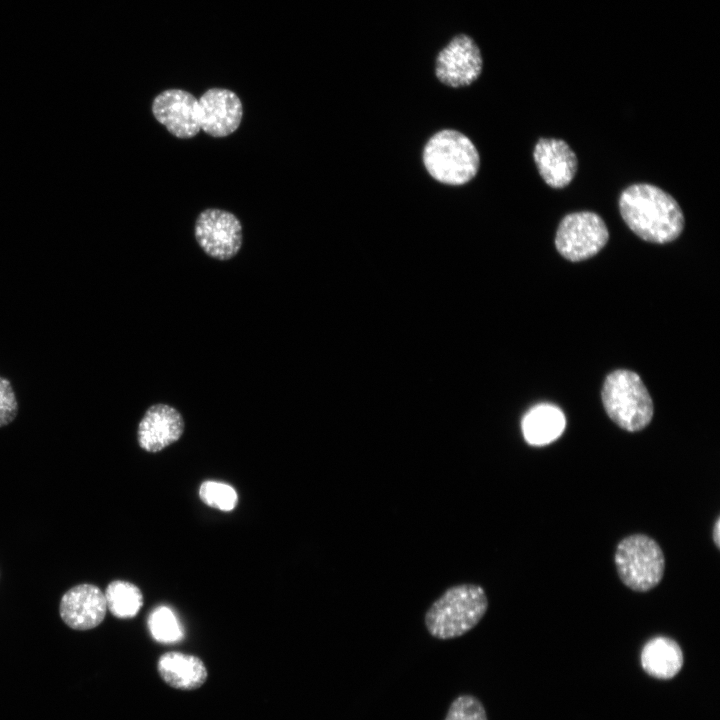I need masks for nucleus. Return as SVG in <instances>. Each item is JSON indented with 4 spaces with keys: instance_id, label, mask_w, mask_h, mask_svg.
Returning a JSON list of instances; mask_svg holds the SVG:
<instances>
[{
    "instance_id": "9b49d317",
    "label": "nucleus",
    "mask_w": 720,
    "mask_h": 720,
    "mask_svg": "<svg viewBox=\"0 0 720 720\" xmlns=\"http://www.w3.org/2000/svg\"><path fill=\"white\" fill-rule=\"evenodd\" d=\"M184 428L183 417L177 409L167 404H154L139 422L138 444L147 452H159L178 441Z\"/></svg>"
},
{
    "instance_id": "f257e3e1",
    "label": "nucleus",
    "mask_w": 720,
    "mask_h": 720,
    "mask_svg": "<svg viewBox=\"0 0 720 720\" xmlns=\"http://www.w3.org/2000/svg\"><path fill=\"white\" fill-rule=\"evenodd\" d=\"M618 204L624 222L645 241L669 243L683 231L685 220L679 204L655 185L637 183L627 187Z\"/></svg>"
},
{
    "instance_id": "2eb2a0df",
    "label": "nucleus",
    "mask_w": 720,
    "mask_h": 720,
    "mask_svg": "<svg viewBox=\"0 0 720 720\" xmlns=\"http://www.w3.org/2000/svg\"><path fill=\"white\" fill-rule=\"evenodd\" d=\"M566 426L563 412L551 404H539L530 409L522 420V432L527 443L547 445L559 438Z\"/></svg>"
},
{
    "instance_id": "6ab92c4d",
    "label": "nucleus",
    "mask_w": 720,
    "mask_h": 720,
    "mask_svg": "<svg viewBox=\"0 0 720 720\" xmlns=\"http://www.w3.org/2000/svg\"><path fill=\"white\" fill-rule=\"evenodd\" d=\"M201 501L209 507L232 511L238 503V494L229 484L207 480L199 487Z\"/></svg>"
},
{
    "instance_id": "ddd939ff",
    "label": "nucleus",
    "mask_w": 720,
    "mask_h": 720,
    "mask_svg": "<svg viewBox=\"0 0 720 720\" xmlns=\"http://www.w3.org/2000/svg\"><path fill=\"white\" fill-rule=\"evenodd\" d=\"M533 157L540 176L552 188L567 186L576 174V154L561 139L540 138L535 144Z\"/></svg>"
},
{
    "instance_id": "a211bd4d",
    "label": "nucleus",
    "mask_w": 720,
    "mask_h": 720,
    "mask_svg": "<svg viewBox=\"0 0 720 720\" xmlns=\"http://www.w3.org/2000/svg\"><path fill=\"white\" fill-rule=\"evenodd\" d=\"M147 626L154 640L160 643H175L184 636L177 615L168 606L156 607L148 616Z\"/></svg>"
},
{
    "instance_id": "aec40b11",
    "label": "nucleus",
    "mask_w": 720,
    "mask_h": 720,
    "mask_svg": "<svg viewBox=\"0 0 720 720\" xmlns=\"http://www.w3.org/2000/svg\"><path fill=\"white\" fill-rule=\"evenodd\" d=\"M445 720H487V715L478 698L460 695L451 703Z\"/></svg>"
},
{
    "instance_id": "412c9836",
    "label": "nucleus",
    "mask_w": 720,
    "mask_h": 720,
    "mask_svg": "<svg viewBox=\"0 0 720 720\" xmlns=\"http://www.w3.org/2000/svg\"><path fill=\"white\" fill-rule=\"evenodd\" d=\"M18 412V403L10 381L0 376V427L11 423Z\"/></svg>"
},
{
    "instance_id": "39448f33",
    "label": "nucleus",
    "mask_w": 720,
    "mask_h": 720,
    "mask_svg": "<svg viewBox=\"0 0 720 720\" xmlns=\"http://www.w3.org/2000/svg\"><path fill=\"white\" fill-rule=\"evenodd\" d=\"M614 561L619 578L636 592L656 587L665 572V556L659 544L645 534H633L617 545Z\"/></svg>"
},
{
    "instance_id": "1a4fd4ad",
    "label": "nucleus",
    "mask_w": 720,
    "mask_h": 720,
    "mask_svg": "<svg viewBox=\"0 0 720 720\" xmlns=\"http://www.w3.org/2000/svg\"><path fill=\"white\" fill-rule=\"evenodd\" d=\"M152 113L177 138H192L201 129L198 99L182 89H168L158 94L152 103Z\"/></svg>"
},
{
    "instance_id": "0eeeda50",
    "label": "nucleus",
    "mask_w": 720,
    "mask_h": 720,
    "mask_svg": "<svg viewBox=\"0 0 720 720\" xmlns=\"http://www.w3.org/2000/svg\"><path fill=\"white\" fill-rule=\"evenodd\" d=\"M195 238L202 250L217 260L233 258L242 246V225L231 212L208 208L195 222Z\"/></svg>"
},
{
    "instance_id": "dca6fc26",
    "label": "nucleus",
    "mask_w": 720,
    "mask_h": 720,
    "mask_svg": "<svg viewBox=\"0 0 720 720\" xmlns=\"http://www.w3.org/2000/svg\"><path fill=\"white\" fill-rule=\"evenodd\" d=\"M641 664L649 675L658 679H670L681 670L683 653L673 639L656 637L643 647Z\"/></svg>"
},
{
    "instance_id": "4be33fe9",
    "label": "nucleus",
    "mask_w": 720,
    "mask_h": 720,
    "mask_svg": "<svg viewBox=\"0 0 720 720\" xmlns=\"http://www.w3.org/2000/svg\"><path fill=\"white\" fill-rule=\"evenodd\" d=\"M712 536H713V541H714L715 545L717 546V548H719V544H720V520H719V518H717V520L715 521L713 531H712Z\"/></svg>"
},
{
    "instance_id": "f8f14e48",
    "label": "nucleus",
    "mask_w": 720,
    "mask_h": 720,
    "mask_svg": "<svg viewBox=\"0 0 720 720\" xmlns=\"http://www.w3.org/2000/svg\"><path fill=\"white\" fill-rule=\"evenodd\" d=\"M107 611L104 593L95 585L80 584L68 590L60 602L62 620L75 630L98 626Z\"/></svg>"
},
{
    "instance_id": "f3484780",
    "label": "nucleus",
    "mask_w": 720,
    "mask_h": 720,
    "mask_svg": "<svg viewBox=\"0 0 720 720\" xmlns=\"http://www.w3.org/2000/svg\"><path fill=\"white\" fill-rule=\"evenodd\" d=\"M107 609L117 618L134 617L143 605L141 590L133 583L116 580L104 592Z\"/></svg>"
},
{
    "instance_id": "20e7f679",
    "label": "nucleus",
    "mask_w": 720,
    "mask_h": 720,
    "mask_svg": "<svg viewBox=\"0 0 720 720\" xmlns=\"http://www.w3.org/2000/svg\"><path fill=\"white\" fill-rule=\"evenodd\" d=\"M602 402L611 420L622 429L645 428L653 416L652 399L641 378L629 370L610 373L603 384Z\"/></svg>"
},
{
    "instance_id": "7ed1b4c3",
    "label": "nucleus",
    "mask_w": 720,
    "mask_h": 720,
    "mask_svg": "<svg viewBox=\"0 0 720 720\" xmlns=\"http://www.w3.org/2000/svg\"><path fill=\"white\" fill-rule=\"evenodd\" d=\"M423 163L429 175L447 185H463L471 181L480 168L476 146L463 133L444 129L427 141Z\"/></svg>"
},
{
    "instance_id": "423d86ee",
    "label": "nucleus",
    "mask_w": 720,
    "mask_h": 720,
    "mask_svg": "<svg viewBox=\"0 0 720 720\" xmlns=\"http://www.w3.org/2000/svg\"><path fill=\"white\" fill-rule=\"evenodd\" d=\"M608 239V228L602 217L591 211H581L570 213L560 221L555 246L564 258L578 262L595 256Z\"/></svg>"
},
{
    "instance_id": "6e6552de",
    "label": "nucleus",
    "mask_w": 720,
    "mask_h": 720,
    "mask_svg": "<svg viewBox=\"0 0 720 720\" xmlns=\"http://www.w3.org/2000/svg\"><path fill=\"white\" fill-rule=\"evenodd\" d=\"M482 71L478 46L467 35L460 34L437 56L435 74L438 80L453 88L472 84Z\"/></svg>"
},
{
    "instance_id": "4468645a",
    "label": "nucleus",
    "mask_w": 720,
    "mask_h": 720,
    "mask_svg": "<svg viewBox=\"0 0 720 720\" xmlns=\"http://www.w3.org/2000/svg\"><path fill=\"white\" fill-rule=\"evenodd\" d=\"M157 670L166 684L185 691L200 688L208 676L206 666L199 657L178 651L162 654Z\"/></svg>"
},
{
    "instance_id": "9d476101",
    "label": "nucleus",
    "mask_w": 720,
    "mask_h": 720,
    "mask_svg": "<svg viewBox=\"0 0 720 720\" xmlns=\"http://www.w3.org/2000/svg\"><path fill=\"white\" fill-rule=\"evenodd\" d=\"M200 127L213 137H225L239 127L243 107L236 93L225 88H210L198 100Z\"/></svg>"
},
{
    "instance_id": "f03ea898",
    "label": "nucleus",
    "mask_w": 720,
    "mask_h": 720,
    "mask_svg": "<svg viewBox=\"0 0 720 720\" xmlns=\"http://www.w3.org/2000/svg\"><path fill=\"white\" fill-rule=\"evenodd\" d=\"M488 606V597L481 585H453L429 606L424 624L428 633L436 639L458 638L477 626Z\"/></svg>"
}]
</instances>
